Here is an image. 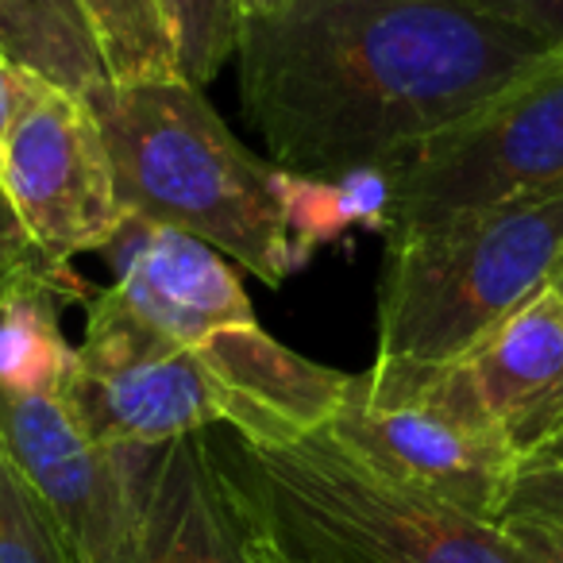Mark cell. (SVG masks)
Segmentation results:
<instances>
[{
  "mask_svg": "<svg viewBox=\"0 0 563 563\" xmlns=\"http://www.w3.org/2000/svg\"><path fill=\"white\" fill-rule=\"evenodd\" d=\"M563 55L471 0H290L243 16L240 109L271 163H390Z\"/></svg>",
  "mask_w": 563,
  "mask_h": 563,
  "instance_id": "cell-1",
  "label": "cell"
},
{
  "mask_svg": "<svg viewBox=\"0 0 563 563\" xmlns=\"http://www.w3.org/2000/svg\"><path fill=\"white\" fill-rule=\"evenodd\" d=\"M205 437L258 563H521L494 521L378 475L329 429L286 444Z\"/></svg>",
  "mask_w": 563,
  "mask_h": 563,
  "instance_id": "cell-2",
  "label": "cell"
},
{
  "mask_svg": "<svg viewBox=\"0 0 563 563\" xmlns=\"http://www.w3.org/2000/svg\"><path fill=\"white\" fill-rule=\"evenodd\" d=\"M563 189L386 235L378 355L360 390L390 394L448 367L552 290Z\"/></svg>",
  "mask_w": 563,
  "mask_h": 563,
  "instance_id": "cell-3",
  "label": "cell"
},
{
  "mask_svg": "<svg viewBox=\"0 0 563 563\" xmlns=\"http://www.w3.org/2000/svg\"><path fill=\"white\" fill-rule=\"evenodd\" d=\"M128 217L197 235L263 286L294 274L278 166L247 151L181 78L104 81L86 93Z\"/></svg>",
  "mask_w": 563,
  "mask_h": 563,
  "instance_id": "cell-4",
  "label": "cell"
},
{
  "mask_svg": "<svg viewBox=\"0 0 563 563\" xmlns=\"http://www.w3.org/2000/svg\"><path fill=\"white\" fill-rule=\"evenodd\" d=\"M394 224H437L563 189V55L390 163Z\"/></svg>",
  "mask_w": 563,
  "mask_h": 563,
  "instance_id": "cell-5",
  "label": "cell"
},
{
  "mask_svg": "<svg viewBox=\"0 0 563 563\" xmlns=\"http://www.w3.org/2000/svg\"><path fill=\"white\" fill-rule=\"evenodd\" d=\"M58 398L97 444L120 452H151L224 429V398L205 355L151 336L104 290L93 294Z\"/></svg>",
  "mask_w": 563,
  "mask_h": 563,
  "instance_id": "cell-6",
  "label": "cell"
},
{
  "mask_svg": "<svg viewBox=\"0 0 563 563\" xmlns=\"http://www.w3.org/2000/svg\"><path fill=\"white\" fill-rule=\"evenodd\" d=\"M0 181L55 271L74 255L104 251L128 220L89 101L40 74L0 151Z\"/></svg>",
  "mask_w": 563,
  "mask_h": 563,
  "instance_id": "cell-7",
  "label": "cell"
},
{
  "mask_svg": "<svg viewBox=\"0 0 563 563\" xmlns=\"http://www.w3.org/2000/svg\"><path fill=\"white\" fill-rule=\"evenodd\" d=\"M0 444L55 517L74 563H132L147 452L104 448L58 394L0 390Z\"/></svg>",
  "mask_w": 563,
  "mask_h": 563,
  "instance_id": "cell-8",
  "label": "cell"
},
{
  "mask_svg": "<svg viewBox=\"0 0 563 563\" xmlns=\"http://www.w3.org/2000/svg\"><path fill=\"white\" fill-rule=\"evenodd\" d=\"M355 394L375 406L429 401L501 437L521 463L563 432V317L552 290L448 367L390 394Z\"/></svg>",
  "mask_w": 563,
  "mask_h": 563,
  "instance_id": "cell-9",
  "label": "cell"
},
{
  "mask_svg": "<svg viewBox=\"0 0 563 563\" xmlns=\"http://www.w3.org/2000/svg\"><path fill=\"white\" fill-rule=\"evenodd\" d=\"M324 429L367 467L417 494L498 525L521 455L494 432H483L429 401L375 406L352 394Z\"/></svg>",
  "mask_w": 563,
  "mask_h": 563,
  "instance_id": "cell-10",
  "label": "cell"
},
{
  "mask_svg": "<svg viewBox=\"0 0 563 563\" xmlns=\"http://www.w3.org/2000/svg\"><path fill=\"white\" fill-rule=\"evenodd\" d=\"M104 251L117 274L109 301L166 344L201 347L217 332L258 324L240 271L181 228L128 217Z\"/></svg>",
  "mask_w": 563,
  "mask_h": 563,
  "instance_id": "cell-11",
  "label": "cell"
},
{
  "mask_svg": "<svg viewBox=\"0 0 563 563\" xmlns=\"http://www.w3.org/2000/svg\"><path fill=\"white\" fill-rule=\"evenodd\" d=\"M132 563H255L205 432L143 460Z\"/></svg>",
  "mask_w": 563,
  "mask_h": 563,
  "instance_id": "cell-12",
  "label": "cell"
},
{
  "mask_svg": "<svg viewBox=\"0 0 563 563\" xmlns=\"http://www.w3.org/2000/svg\"><path fill=\"white\" fill-rule=\"evenodd\" d=\"M93 298L70 271L0 274V390L63 394L78 347L63 332V309Z\"/></svg>",
  "mask_w": 563,
  "mask_h": 563,
  "instance_id": "cell-13",
  "label": "cell"
},
{
  "mask_svg": "<svg viewBox=\"0 0 563 563\" xmlns=\"http://www.w3.org/2000/svg\"><path fill=\"white\" fill-rule=\"evenodd\" d=\"M278 194L294 271H301L321 247L344 240L352 228L390 235L394 178L386 163L347 166L332 174H294L278 166Z\"/></svg>",
  "mask_w": 563,
  "mask_h": 563,
  "instance_id": "cell-14",
  "label": "cell"
},
{
  "mask_svg": "<svg viewBox=\"0 0 563 563\" xmlns=\"http://www.w3.org/2000/svg\"><path fill=\"white\" fill-rule=\"evenodd\" d=\"M0 47L16 66L81 97L112 81L78 0H0Z\"/></svg>",
  "mask_w": 563,
  "mask_h": 563,
  "instance_id": "cell-15",
  "label": "cell"
},
{
  "mask_svg": "<svg viewBox=\"0 0 563 563\" xmlns=\"http://www.w3.org/2000/svg\"><path fill=\"white\" fill-rule=\"evenodd\" d=\"M112 81L181 78L158 0H78Z\"/></svg>",
  "mask_w": 563,
  "mask_h": 563,
  "instance_id": "cell-16",
  "label": "cell"
},
{
  "mask_svg": "<svg viewBox=\"0 0 563 563\" xmlns=\"http://www.w3.org/2000/svg\"><path fill=\"white\" fill-rule=\"evenodd\" d=\"M170 32L174 63L181 81L205 89L217 81V74L235 58L243 32L240 0H158Z\"/></svg>",
  "mask_w": 563,
  "mask_h": 563,
  "instance_id": "cell-17",
  "label": "cell"
},
{
  "mask_svg": "<svg viewBox=\"0 0 563 563\" xmlns=\"http://www.w3.org/2000/svg\"><path fill=\"white\" fill-rule=\"evenodd\" d=\"M0 563H74L55 517L0 444Z\"/></svg>",
  "mask_w": 563,
  "mask_h": 563,
  "instance_id": "cell-18",
  "label": "cell"
},
{
  "mask_svg": "<svg viewBox=\"0 0 563 563\" xmlns=\"http://www.w3.org/2000/svg\"><path fill=\"white\" fill-rule=\"evenodd\" d=\"M501 517H532V521L563 529V463H521L506 494Z\"/></svg>",
  "mask_w": 563,
  "mask_h": 563,
  "instance_id": "cell-19",
  "label": "cell"
},
{
  "mask_svg": "<svg viewBox=\"0 0 563 563\" xmlns=\"http://www.w3.org/2000/svg\"><path fill=\"white\" fill-rule=\"evenodd\" d=\"M471 4L563 51V0H471Z\"/></svg>",
  "mask_w": 563,
  "mask_h": 563,
  "instance_id": "cell-20",
  "label": "cell"
},
{
  "mask_svg": "<svg viewBox=\"0 0 563 563\" xmlns=\"http://www.w3.org/2000/svg\"><path fill=\"white\" fill-rule=\"evenodd\" d=\"M12 271H55V266L40 255L24 220H20L16 205H12L9 189L0 181V274H12Z\"/></svg>",
  "mask_w": 563,
  "mask_h": 563,
  "instance_id": "cell-21",
  "label": "cell"
},
{
  "mask_svg": "<svg viewBox=\"0 0 563 563\" xmlns=\"http://www.w3.org/2000/svg\"><path fill=\"white\" fill-rule=\"evenodd\" d=\"M506 544L521 563H563V529L532 517H498Z\"/></svg>",
  "mask_w": 563,
  "mask_h": 563,
  "instance_id": "cell-22",
  "label": "cell"
},
{
  "mask_svg": "<svg viewBox=\"0 0 563 563\" xmlns=\"http://www.w3.org/2000/svg\"><path fill=\"white\" fill-rule=\"evenodd\" d=\"M35 74L24 70V66L12 63V55L0 47V151H4V140L12 132V120H16L20 104L27 97V86H32Z\"/></svg>",
  "mask_w": 563,
  "mask_h": 563,
  "instance_id": "cell-23",
  "label": "cell"
},
{
  "mask_svg": "<svg viewBox=\"0 0 563 563\" xmlns=\"http://www.w3.org/2000/svg\"><path fill=\"white\" fill-rule=\"evenodd\" d=\"M529 460H540V463H563V432L555 440H548L544 448H540L537 455H529ZM525 460V463H529Z\"/></svg>",
  "mask_w": 563,
  "mask_h": 563,
  "instance_id": "cell-24",
  "label": "cell"
},
{
  "mask_svg": "<svg viewBox=\"0 0 563 563\" xmlns=\"http://www.w3.org/2000/svg\"><path fill=\"white\" fill-rule=\"evenodd\" d=\"M243 4V16H258V12H274L282 4H290V0H240Z\"/></svg>",
  "mask_w": 563,
  "mask_h": 563,
  "instance_id": "cell-25",
  "label": "cell"
},
{
  "mask_svg": "<svg viewBox=\"0 0 563 563\" xmlns=\"http://www.w3.org/2000/svg\"><path fill=\"white\" fill-rule=\"evenodd\" d=\"M552 298H555V306H560V317H563V266H560V274H555V282H552Z\"/></svg>",
  "mask_w": 563,
  "mask_h": 563,
  "instance_id": "cell-26",
  "label": "cell"
},
{
  "mask_svg": "<svg viewBox=\"0 0 563 563\" xmlns=\"http://www.w3.org/2000/svg\"><path fill=\"white\" fill-rule=\"evenodd\" d=\"M255 563H258V560H255Z\"/></svg>",
  "mask_w": 563,
  "mask_h": 563,
  "instance_id": "cell-27",
  "label": "cell"
}]
</instances>
